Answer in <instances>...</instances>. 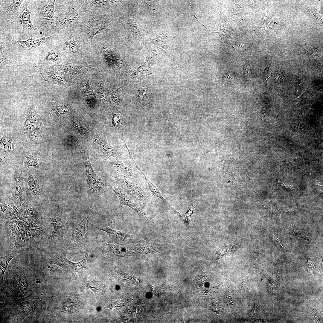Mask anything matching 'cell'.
I'll return each instance as SVG.
<instances>
[{"instance_id":"6","label":"cell","mask_w":323,"mask_h":323,"mask_svg":"<svg viewBox=\"0 0 323 323\" xmlns=\"http://www.w3.org/2000/svg\"><path fill=\"white\" fill-rule=\"evenodd\" d=\"M43 120L36 113L35 106L31 105L23 126L24 134L28 135L30 141L37 143L41 136Z\"/></svg>"},{"instance_id":"46","label":"cell","mask_w":323,"mask_h":323,"mask_svg":"<svg viewBox=\"0 0 323 323\" xmlns=\"http://www.w3.org/2000/svg\"><path fill=\"white\" fill-rule=\"evenodd\" d=\"M300 102L301 97L300 96H299L295 100V103L296 105L299 106L300 103Z\"/></svg>"},{"instance_id":"32","label":"cell","mask_w":323,"mask_h":323,"mask_svg":"<svg viewBox=\"0 0 323 323\" xmlns=\"http://www.w3.org/2000/svg\"><path fill=\"white\" fill-rule=\"evenodd\" d=\"M304 8L307 13L315 22L322 25V19L316 11L306 6H304Z\"/></svg>"},{"instance_id":"45","label":"cell","mask_w":323,"mask_h":323,"mask_svg":"<svg viewBox=\"0 0 323 323\" xmlns=\"http://www.w3.org/2000/svg\"><path fill=\"white\" fill-rule=\"evenodd\" d=\"M305 125L303 124H300L298 126V128L300 130H303L305 128Z\"/></svg>"},{"instance_id":"35","label":"cell","mask_w":323,"mask_h":323,"mask_svg":"<svg viewBox=\"0 0 323 323\" xmlns=\"http://www.w3.org/2000/svg\"><path fill=\"white\" fill-rule=\"evenodd\" d=\"M127 301L126 300L117 301L110 303L107 307L113 309H120L126 304Z\"/></svg>"},{"instance_id":"42","label":"cell","mask_w":323,"mask_h":323,"mask_svg":"<svg viewBox=\"0 0 323 323\" xmlns=\"http://www.w3.org/2000/svg\"><path fill=\"white\" fill-rule=\"evenodd\" d=\"M232 295L231 293V292H228L226 293L225 295V299L227 302H231L232 301Z\"/></svg>"},{"instance_id":"26","label":"cell","mask_w":323,"mask_h":323,"mask_svg":"<svg viewBox=\"0 0 323 323\" xmlns=\"http://www.w3.org/2000/svg\"><path fill=\"white\" fill-rule=\"evenodd\" d=\"M19 252L16 249H14L11 253L7 254L5 256L0 258V275L1 282L3 281V278L8 265L10 261L16 256Z\"/></svg>"},{"instance_id":"28","label":"cell","mask_w":323,"mask_h":323,"mask_svg":"<svg viewBox=\"0 0 323 323\" xmlns=\"http://www.w3.org/2000/svg\"><path fill=\"white\" fill-rule=\"evenodd\" d=\"M88 256V254L86 252L85 253V256L83 259L77 263H74L68 260V271L72 272H79L81 269L84 268L88 269L86 264Z\"/></svg>"},{"instance_id":"33","label":"cell","mask_w":323,"mask_h":323,"mask_svg":"<svg viewBox=\"0 0 323 323\" xmlns=\"http://www.w3.org/2000/svg\"><path fill=\"white\" fill-rule=\"evenodd\" d=\"M18 284V286L19 287V289L20 293L21 292V294L22 291H23V296H25L27 294L25 292V291L28 293L29 292V290L28 282L26 279H25V278L23 277H19Z\"/></svg>"},{"instance_id":"27","label":"cell","mask_w":323,"mask_h":323,"mask_svg":"<svg viewBox=\"0 0 323 323\" xmlns=\"http://www.w3.org/2000/svg\"><path fill=\"white\" fill-rule=\"evenodd\" d=\"M86 285L88 289L93 291L96 298H98L102 295L105 290L104 284L98 281H88L86 283Z\"/></svg>"},{"instance_id":"41","label":"cell","mask_w":323,"mask_h":323,"mask_svg":"<svg viewBox=\"0 0 323 323\" xmlns=\"http://www.w3.org/2000/svg\"><path fill=\"white\" fill-rule=\"evenodd\" d=\"M292 232L295 235H298L301 237L307 239H308V238L307 236L303 233L301 232L298 230L294 229L292 230Z\"/></svg>"},{"instance_id":"23","label":"cell","mask_w":323,"mask_h":323,"mask_svg":"<svg viewBox=\"0 0 323 323\" xmlns=\"http://www.w3.org/2000/svg\"><path fill=\"white\" fill-rule=\"evenodd\" d=\"M26 185L28 190L33 195L39 196L42 191L40 181L36 174L29 173L26 177Z\"/></svg>"},{"instance_id":"11","label":"cell","mask_w":323,"mask_h":323,"mask_svg":"<svg viewBox=\"0 0 323 323\" xmlns=\"http://www.w3.org/2000/svg\"><path fill=\"white\" fill-rule=\"evenodd\" d=\"M45 233L42 227L32 228L30 225L26 226L18 240L14 244L16 249L32 246L35 244Z\"/></svg>"},{"instance_id":"37","label":"cell","mask_w":323,"mask_h":323,"mask_svg":"<svg viewBox=\"0 0 323 323\" xmlns=\"http://www.w3.org/2000/svg\"><path fill=\"white\" fill-rule=\"evenodd\" d=\"M74 124L76 129L80 134H86V129L82 124L80 121L77 120L74 122Z\"/></svg>"},{"instance_id":"13","label":"cell","mask_w":323,"mask_h":323,"mask_svg":"<svg viewBox=\"0 0 323 323\" xmlns=\"http://www.w3.org/2000/svg\"><path fill=\"white\" fill-rule=\"evenodd\" d=\"M90 224L92 229L104 231L112 240L118 244L126 245L136 243L139 241V240L134 235L113 229L106 225H94L91 223Z\"/></svg>"},{"instance_id":"4","label":"cell","mask_w":323,"mask_h":323,"mask_svg":"<svg viewBox=\"0 0 323 323\" xmlns=\"http://www.w3.org/2000/svg\"><path fill=\"white\" fill-rule=\"evenodd\" d=\"M83 162L86 174V190L88 195L95 197L102 194L107 184L97 174L91 164L89 154L86 149L77 143Z\"/></svg>"},{"instance_id":"18","label":"cell","mask_w":323,"mask_h":323,"mask_svg":"<svg viewBox=\"0 0 323 323\" xmlns=\"http://www.w3.org/2000/svg\"><path fill=\"white\" fill-rule=\"evenodd\" d=\"M35 67L41 75L44 80L49 81L54 83L60 85L67 87V81L64 75L61 73L57 72L54 69H46L38 67L35 63Z\"/></svg>"},{"instance_id":"25","label":"cell","mask_w":323,"mask_h":323,"mask_svg":"<svg viewBox=\"0 0 323 323\" xmlns=\"http://www.w3.org/2000/svg\"><path fill=\"white\" fill-rule=\"evenodd\" d=\"M36 305L35 301H25L21 303L17 309L18 316L24 318L29 315L35 312Z\"/></svg>"},{"instance_id":"15","label":"cell","mask_w":323,"mask_h":323,"mask_svg":"<svg viewBox=\"0 0 323 323\" xmlns=\"http://www.w3.org/2000/svg\"><path fill=\"white\" fill-rule=\"evenodd\" d=\"M100 245L103 255L108 258L120 257L127 258H134L136 253L130 251L120 246L106 243L100 238Z\"/></svg>"},{"instance_id":"36","label":"cell","mask_w":323,"mask_h":323,"mask_svg":"<svg viewBox=\"0 0 323 323\" xmlns=\"http://www.w3.org/2000/svg\"><path fill=\"white\" fill-rule=\"evenodd\" d=\"M11 143L7 139L1 140L0 149L3 151L10 150L11 148Z\"/></svg>"},{"instance_id":"34","label":"cell","mask_w":323,"mask_h":323,"mask_svg":"<svg viewBox=\"0 0 323 323\" xmlns=\"http://www.w3.org/2000/svg\"><path fill=\"white\" fill-rule=\"evenodd\" d=\"M114 273L116 275L121 279L133 280L135 281L138 284H139L140 282L138 278L135 277L130 276L127 274L123 272H118L114 271Z\"/></svg>"},{"instance_id":"31","label":"cell","mask_w":323,"mask_h":323,"mask_svg":"<svg viewBox=\"0 0 323 323\" xmlns=\"http://www.w3.org/2000/svg\"><path fill=\"white\" fill-rule=\"evenodd\" d=\"M6 40H3L0 38V69L1 71L4 67L7 64H11L12 61L7 58L4 55L2 51V45Z\"/></svg>"},{"instance_id":"17","label":"cell","mask_w":323,"mask_h":323,"mask_svg":"<svg viewBox=\"0 0 323 323\" xmlns=\"http://www.w3.org/2000/svg\"><path fill=\"white\" fill-rule=\"evenodd\" d=\"M117 21L121 23L129 33L136 38H140L149 33L144 30L142 23L138 20L128 18H120Z\"/></svg>"},{"instance_id":"24","label":"cell","mask_w":323,"mask_h":323,"mask_svg":"<svg viewBox=\"0 0 323 323\" xmlns=\"http://www.w3.org/2000/svg\"><path fill=\"white\" fill-rule=\"evenodd\" d=\"M59 45L52 46L45 54L42 61L47 64H58L61 62L62 54Z\"/></svg>"},{"instance_id":"40","label":"cell","mask_w":323,"mask_h":323,"mask_svg":"<svg viewBox=\"0 0 323 323\" xmlns=\"http://www.w3.org/2000/svg\"><path fill=\"white\" fill-rule=\"evenodd\" d=\"M194 208V206H192L187 213L184 215V217L186 221H188L190 220Z\"/></svg>"},{"instance_id":"29","label":"cell","mask_w":323,"mask_h":323,"mask_svg":"<svg viewBox=\"0 0 323 323\" xmlns=\"http://www.w3.org/2000/svg\"><path fill=\"white\" fill-rule=\"evenodd\" d=\"M135 163L137 166V168L138 170L140 171L141 173L144 177L145 180L147 184L148 188L149 190L151 192L152 194L155 196H156L158 197L161 199L166 204L169 205V207H170L171 206L168 204L164 198L163 197V196L162 195L160 191L158 189V188L154 185L149 179L144 174L143 172L141 170L140 168L138 167L136 164L135 162Z\"/></svg>"},{"instance_id":"16","label":"cell","mask_w":323,"mask_h":323,"mask_svg":"<svg viewBox=\"0 0 323 323\" xmlns=\"http://www.w3.org/2000/svg\"><path fill=\"white\" fill-rule=\"evenodd\" d=\"M29 224L25 221L10 219L4 223V226L8 234L11 243L14 245L22 234L24 228Z\"/></svg>"},{"instance_id":"9","label":"cell","mask_w":323,"mask_h":323,"mask_svg":"<svg viewBox=\"0 0 323 323\" xmlns=\"http://www.w3.org/2000/svg\"><path fill=\"white\" fill-rule=\"evenodd\" d=\"M89 214L87 213L78 224L72 228L71 237L67 246L68 249L76 247L85 249L89 246V241L86 233L85 226Z\"/></svg>"},{"instance_id":"8","label":"cell","mask_w":323,"mask_h":323,"mask_svg":"<svg viewBox=\"0 0 323 323\" xmlns=\"http://www.w3.org/2000/svg\"><path fill=\"white\" fill-rule=\"evenodd\" d=\"M82 42L79 33L74 30L59 47L62 53L69 56V59H80L83 55Z\"/></svg>"},{"instance_id":"39","label":"cell","mask_w":323,"mask_h":323,"mask_svg":"<svg viewBox=\"0 0 323 323\" xmlns=\"http://www.w3.org/2000/svg\"><path fill=\"white\" fill-rule=\"evenodd\" d=\"M147 95V91L145 89H143L141 91L139 94V95L137 97V100L138 102L141 101L144 98H145Z\"/></svg>"},{"instance_id":"14","label":"cell","mask_w":323,"mask_h":323,"mask_svg":"<svg viewBox=\"0 0 323 323\" xmlns=\"http://www.w3.org/2000/svg\"><path fill=\"white\" fill-rule=\"evenodd\" d=\"M54 66V69L57 71L73 74L84 72L93 66L87 64L81 59H71L64 61L60 65Z\"/></svg>"},{"instance_id":"30","label":"cell","mask_w":323,"mask_h":323,"mask_svg":"<svg viewBox=\"0 0 323 323\" xmlns=\"http://www.w3.org/2000/svg\"><path fill=\"white\" fill-rule=\"evenodd\" d=\"M24 156L26 158L25 164L26 167H36L39 164V159L38 156L32 153H27Z\"/></svg>"},{"instance_id":"44","label":"cell","mask_w":323,"mask_h":323,"mask_svg":"<svg viewBox=\"0 0 323 323\" xmlns=\"http://www.w3.org/2000/svg\"><path fill=\"white\" fill-rule=\"evenodd\" d=\"M272 237L273 238V239L274 240V241L275 243H277V244H280L285 249H286L285 248H284V246H283L282 245V244L281 243V241H280V240L278 238H276V237L275 238V237Z\"/></svg>"},{"instance_id":"19","label":"cell","mask_w":323,"mask_h":323,"mask_svg":"<svg viewBox=\"0 0 323 323\" xmlns=\"http://www.w3.org/2000/svg\"><path fill=\"white\" fill-rule=\"evenodd\" d=\"M22 162L17 171L13 189V196L14 202L18 207H20L23 200L24 188L22 178Z\"/></svg>"},{"instance_id":"7","label":"cell","mask_w":323,"mask_h":323,"mask_svg":"<svg viewBox=\"0 0 323 323\" xmlns=\"http://www.w3.org/2000/svg\"><path fill=\"white\" fill-rule=\"evenodd\" d=\"M13 39L9 40L13 49L20 52H32L37 47L44 44L49 42L57 38V34L54 33L48 37L39 38L30 37L24 40H17L12 35Z\"/></svg>"},{"instance_id":"38","label":"cell","mask_w":323,"mask_h":323,"mask_svg":"<svg viewBox=\"0 0 323 323\" xmlns=\"http://www.w3.org/2000/svg\"><path fill=\"white\" fill-rule=\"evenodd\" d=\"M275 82L278 83H281L284 81V78L280 71H278L276 74Z\"/></svg>"},{"instance_id":"20","label":"cell","mask_w":323,"mask_h":323,"mask_svg":"<svg viewBox=\"0 0 323 323\" xmlns=\"http://www.w3.org/2000/svg\"><path fill=\"white\" fill-rule=\"evenodd\" d=\"M132 249L141 257L145 254L165 250L167 247L162 245L147 243L137 244L133 246Z\"/></svg>"},{"instance_id":"1","label":"cell","mask_w":323,"mask_h":323,"mask_svg":"<svg viewBox=\"0 0 323 323\" xmlns=\"http://www.w3.org/2000/svg\"><path fill=\"white\" fill-rule=\"evenodd\" d=\"M113 21H115L113 18L96 11H87L83 13L75 30L79 33L83 42L91 44L95 36L104 30H110L108 25Z\"/></svg>"},{"instance_id":"12","label":"cell","mask_w":323,"mask_h":323,"mask_svg":"<svg viewBox=\"0 0 323 323\" xmlns=\"http://www.w3.org/2000/svg\"><path fill=\"white\" fill-rule=\"evenodd\" d=\"M108 186L118 196L120 201V205L128 206L134 211L138 214L140 218L147 222L151 221V219L143 209L141 207L120 187L117 188L110 185Z\"/></svg>"},{"instance_id":"21","label":"cell","mask_w":323,"mask_h":323,"mask_svg":"<svg viewBox=\"0 0 323 323\" xmlns=\"http://www.w3.org/2000/svg\"><path fill=\"white\" fill-rule=\"evenodd\" d=\"M68 249L57 251L52 253L48 259L47 263L57 265L63 269L68 271V260L66 256Z\"/></svg>"},{"instance_id":"43","label":"cell","mask_w":323,"mask_h":323,"mask_svg":"<svg viewBox=\"0 0 323 323\" xmlns=\"http://www.w3.org/2000/svg\"><path fill=\"white\" fill-rule=\"evenodd\" d=\"M245 74L247 76H249L250 73L252 72V69L250 66H246L245 68Z\"/></svg>"},{"instance_id":"10","label":"cell","mask_w":323,"mask_h":323,"mask_svg":"<svg viewBox=\"0 0 323 323\" xmlns=\"http://www.w3.org/2000/svg\"><path fill=\"white\" fill-rule=\"evenodd\" d=\"M24 0L0 1V24L4 22L12 23L19 15L21 6Z\"/></svg>"},{"instance_id":"22","label":"cell","mask_w":323,"mask_h":323,"mask_svg":"<svg viewBox=\"0 0 323 323\" xmlns=\"http://www.w3.org/2000/svg\"><path fill=\"white\" fill-rule=\"evenodd\" d=\"M48 218L53 228L49 237V241H51L61 234L63 230L64 221L61 217L56 214H51Z\"/></svg>"},{"instance_id":"47","label":"cell","mask_w":323,"mask_h":323,"mask_svg":"<svg viewBox=\"0 0 323 323\" xmlns=\"http://www.w3.org/2000/svg\"><path fill=\"white\" fill-rule=\"evenodd\" d=\"M231 79L233 80V79L232 77H231V76L229 75H227V76L225 77V80H226L227 82H228V80H230H230H231Z\"/></svg>"},{"instance_id":"5","label":"cell","mask_w":323,"mask_h":323,"mask_svg":"<svg viewBox=\"0 0 323 323\" xmlns=\"http://www.w3.org/2000/svg\"><path fill=\"white\" fill-rule=\"evenodd\" d=\"M30 1H25L21 4L19 16L12 24L15 33L23 36L24 40L36 37L39 34L31 19V11L29 8Z\"/></svg>"},{"instance_id":"2","label":"cell","mask_w":323,"mask_h":323,"mask_svg":"<svg viewBox=\"0 0 323 323\" xmlns=\"http://www.w3.org/2000/svg\"><path fill=\"white\" fill-rule=\"evenodd\" d=\"M55 9L54 33L68 27L75 30L83 13L77 0H56Z\"/></svg>"},{"instance_id":"3","label":"cell","mask_w":323,"mask_h":323,"mask_svg":"<svg viewBox=\"0 0 323 323\" xmlns=\"http://www.w3.org/2000/svg\"><path fill=\"white\" fill-rule=\"evenodd\" d=\"M56 0H47L42 7L31 11V19L33 24L42 37H48L54 33Z\"/></svg>"}]
</instances>
